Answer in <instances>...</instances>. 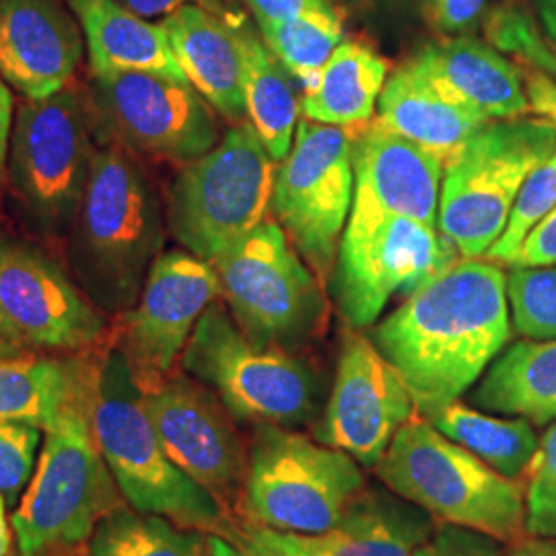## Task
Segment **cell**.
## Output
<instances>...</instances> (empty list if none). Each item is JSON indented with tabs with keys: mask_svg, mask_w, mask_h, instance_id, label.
Here are the masks:
<instances>
[{
	"mask_svg": "<svg viewBox=\"0 0 556 556\" xmlns=\"http://www.w3.org/2000/svg\"><path fill=\"white\" fill-rule=\"evenodd\" d=\"M507 277L491 260H456L374 328L417 415L435 417L468 392L511 338Z\"/></svg>",
	"mask_w": 556,
	"mask_h": 556,
	"instance_id": "6da1fadb",
	"label": "cell"
},
{
	"mask_svg": "<svg viewBox=\"0 0 556 556\" xmlns=\"http://www.w3.org/2000/svg\"><path fill=\"white\" fill-rule=\"evenodd\" d=\"M163 245L157 192L137 155L101 144L68 231L66 258L103 314L128 312Z\"/></svg>",
	"mask_w": 556,
	"mask_h": 556,
	"instance_id": "7a4b0ae2",
	"label": "cell"
},
{
	"mask_svg": "<svg viewBox=\"0 0 556 556\" xmlns=\"http://www.w3.org/2000/svg\"><path fill=\"white\" fill-rule=\"evenodd\" d=\"M91 415L101 456L132 509L204 534H220L236 519L167 457L142 388L116 344L96 357Z\"/></svg>",
	"mask_w": 556,
	"mask_h": 556,
	"instance_id": "3957f363",
	"label": "cell"
},
{
	"mask_svg": "<svg viewBox=\"0 0 556 556\" xmlns=\"http://www.w3.org/2000/svg\"><path fill=\"white\" fill-rule=\"evenodd\" d=\"M93 374L96 358L79 392L43 429L36 472L11 516L21 556L52 555L89 542L101 517L126 503L93 431Z\"/></svg>",
	"mask_w": 556,
	"mask_h": 556,
	"instance_id": "277c9868",
	"label": "cell"
},
{
	"mask_svg": "<svg viewBox=\"0 0 556 556\" xmlns=\"http://www.w3.org/2000/svg\"><path fill=\"white\" fill-rule=\"evenodd\" d=\"M376 470L386 489L435 521L475 530L501 544L526 538L521 480L498 475L427 418H415L397 431Z\"/></svg>",
	"mask_w": 556,
	"mask_h": 556,
	"instance_id": "5b68a950",
	"label": "cell"
},
{
	"mask_svg": "<svg viewBox=\"0 0 556 556\" xmlns=\"http://www.w3.org/2000/svg\"><path fill=\"white\" fill-rule=\"evenodd\" d=\"M555 151V124L521 116L489 119L445 161L438 227L462 256H486L521 184Z\"/></svg>",
	"mask_w": 556,
	"mask_h": 556,
	"instance_id": "8992f818",
	"label": "cell"
},
{
	"mask_svg": "<svg viewBox=\"0 0 556 556\" xmlns=\"http://www.w3.org/2000/svg\"><path fill=\"white\" fill-rule=\"evenodd\" d=\"M181 369L252 425L295 429L318 415L319 383L295 353L248 337L219 299L199 319Z\"/></svg>",
	"mask_w": 556,
	"mask_h": 556,
	"instance_id": "52a82bcc",
	"label": "cell"
},
{
	"mask_svg": "<svg viewBox=\"0 0 556 556\" xmlns=\"http://www.w3.org/2000/svg\"><path fill=\"white\" fill-rule=\"evenodd\" d=\"M363 466L295 429L254 425L241 517L278 532L330 530L365 491Z\"/></svg>",
	"mask_w": 556,
	"mask_h": 556,
	"instance_id": "ba28073f",
	"label": "cell"
},
{
	"mask_svg": "<svg viewBox=\"0 0 556 556\" xmlns=\"http://www.w3.org/2000/svg\"><path fill=\"white\" fill-rule=\"evenodd\" d=\"M96 140L85 91L68 85L54 96L23 101L9 144L7 184L43 236H68L98 153Z\"/></svg>",
	"mask_w": 556,
	"mask_h": 556,
	"instance_id": "9c48e42d",
	"label": "cell"
},
{
	"mask_svg": "<svg viewBox=\"0 0 556 556\" xmlns=\"http://www.w3.org/2000/svg\"><path fill=\"white\" fill-rule=\"evenodd\" d=\"M275 163L254 128L236 124L172 184L167 223L194 256L215 262L266 220Z\"/></svg>",
	"mask_w": 556,
	"mask_h": 556,
	"instance_id": "30bf717a",
	"label": "cell"
},
{
	"mask_svg": "<svg viewBox=\"0 0 556 556\" xmlns=\"http://www.w3.org/2000/svg\"><path fill=\"white\" fill-rule=\"evenodd\" d=\"M213 266L220 298L248 337L291 353L318 337L326 319L319 278L280 225L260 223Z\"/></svg>",
	"mask_w": 556,
	"mask_h": 556,
	"instance_id": "8fae6325",
	"label": "cell"
},
{
	"mask_svg": "<svg viewBox=\"0 0 556 556\" xmlns=\"http://www.w3.org/2000/svg\"><path fill=\"white\" fill-rule=\"evenodd\" d=\"M454 252L438 227L353 202L330 277L342 318L353 328L371 326L390 299L408 298L454 264Z\"/></svg>",
	"mask_w": 556,
	"mask_h": 556,
	"instance_id": "7c38bea8",
	"label": "cell"
},
{
	"mask_svg": "<svg viewBox=\"0 0 556 556\" xmlns=\"http://www.w3.org/2000/svg\"><path fill=\"white\" fill-rule=\"evenodd\" d=\"M355 137L349 128L299 119L275 172L270 211L303 262L330 282L355 200Z\"/></svg>",
	"mask_w": 556,
	"mask_h": 556,
	"instance_id": "4fadbf2b",
	"label": "cell"
},
{
	"mask_svg": "<svg viewBox=\"0 0 556 556\" xmlns=\"http://www.w3.org/2000/svg\"><path fill=\"white\" fill-rule=\"evenodd\" d=\"M103 144L132 155L190 163L220 140L217 112L186 79L151 71L91 77L85 89Z\"/></svg>",
	"mask_w": 556,
	"mask_h": 556,
	"instance_id": "5bb4252c",
	"label": "cell"
},
{
	"mask_svg": "<svg viewBox=\"0 0 556 556\" xmlns=\"http://www.w3.org/2000/svg\"><path fill=\"white\" fill-rule=\"evenodd\" d=\"M110 334L100 307L59 262L0 233V340L54 355L98 353Z\"/></svg>",
	"mask_w": 556,
	"mask_h": 556,
	"instance_id": "9a60e30c",
	"label": "cell"
},
{
	"mask_svg": "<svg viewBox=\"0 0 556 556\" xmlns=\"http://www.w3.org/2000/svg\"><path fill=\"white\" fill-rule=\"evenodd\" d=\"M144 406L167 457L238 517L250 443L215 392L184 376L144 388Z\"/></svg>",
	"mask_w": 556,
	"mask_h": 556,
	"instance_id": "2e32d148",
	"label": "cell"
},
{
	"mask_svg": "<svg viewBox=\"0 0 556 556\" xmlns=\"http://www.w3.org/2000/svg\"><path fill=\"white\" fill-rule=\"evenodd\" d=\"M219 298V277L211 262L188 250L157 256L137 303L119 316L116 334V346L142 390L176 374L199 319Z\"/></svg>",
	"mask_w": 556,
	"mask_h": 556,
	"instance_id": "e0dca14e",
	"label": "cell"
},
{
	"mask_svg": "<svg viewBox=\"0 0 556 556\" xmlns=\"http://www.w3.org/2000/svg\"><path fill=\"white\" fill-rule=\"evenodd\" d=\"M417 415L413 396L374 344L351 332L342 342L337 378L316 439L346 452L361 466H378L397 431Z\"/></svg>",
	"mask_w": 556,
	"mask_h": 556,
	"instance_id": "ac0fdd59",
	"label": "cell"
},
{
	"mask_svg": "<svg viewBox=\"0 0 556 556\" xmlns=\"http://www.w3.org/2000/svg\"><path fill=\"white\" fill-rule=\"evenodd\" d=\"M83 40L60 0H0V77L25 100L68 87Z\"/></svg>",
	"mask_w": 556,
	"mask_h": 556,
	"instance_id": "d6986e66",
	"label": "cell"
},
{
	"mask_svg": "<svg viewBox=\"0 0 556 556\" xmlns=\"http://www.w3.org/2000/svg\"><path fill=\"white\" fill-rule=\"evenodd\" d=\"M443 165L435 153L376 119L353 147V202L438 227Z\"/></svg>",
	"mask_w": 556,
	"mask_h": 556,
	"instance_id": "ffe728a7",
	"label": "cell"
},
{
	"mask_svg": "<svg viewBox=\"0 0 556 556\" xmlns=\"http://www.w3.org/2000/svg\"><path fill=\"white\" fill-rule=\"evenodd\" d=\"M161 25L188 83L223 118L243 124V64L236 23L188 4Z\"/></svg>",
	"mask_w": 556,
	"mask_h": 556,
	"instance_id": "44dd1931",
	"label": "cell"
},
{
	"mask_svg": "<svg viewBox=\"0 0 556 556\" xmlns=\"http://www.w3.org/2000/svg\"><path fill=\"white\" fill-rule=\"evenodd\" d=\"M413 60L439 89L489 119L532 112L521 73L493 48L472 38L427 46Z\"/></svg>",
	"mask_w": 556,
	"mask_h": 556,
	"instance_id": "7402d4cb",
	"label": "cell"
},
{
	"mask_svg": "<svg viewBox=\"0 0 556 556\" xmlns=\"http://www.w3.org/2000/svg\"><path fill=\"white\" fill-rule=\"evenodd\" d=\"M435 519L390 489H365L330 530L298 538L307 556H417Z\"/></svg>",
	"mask_w": 556,
	"mask_h": 556,
	"instance_id": "603a6c76",
	"label": "cell"
},
{
	"mask_svg": "<svg viewBox=\"0 0 556 556\" xmlns=\"http://www.w3.org/2000/svg\"><path fill=\"white\" fill-rule=\"evenodd\" d=\"M378 108L383 126L435 153L443 163L489 122L445 96L413 59L386 80Z\"/></svg>",
	"mask_w": 556,
	"mask_h": 556,
	"instance_id": "cb8c5ba5",
	"label": "cell"
},
{
	"mask_svg": "<svg viewBox=\"0 0 556 556\" xmlns=\"http://www.w3.org/2000/svg\"><path fill=\"white\" fill-rule=\"evenodd\" d=\"M66 2L79 21L87 41L91 77L151 71L186 79L163 25L132 13L119 0Z\"/></svg>",
	"mask_w": 556,
	"mask_h": 556,
	"instance_id": "d4e9b609",
	"label": "cell"
},
{
	"mask_svg": "<svg viewBox=\"0 0 556 556\" xmlns=\"http://www.w3.org/2000/svg\"><path fill=\"white\" fill-rule=\"evenodd\" d=\"M98 353L60 357L0 340V420L50 427L89 378Z\"/></svg>",
	"mask_w": 556,
	"mask_h": 556,
	"instance_id": "484cf974",
	"label": "cell"
},
{
	"mask_svg": "<svg viewBox=\"0 0 556 556\" xmlns=\"http://www.w3.org/2000/svg\"><path fill=\"white\" fill-rule=\"evenodd\" d=\"M470 400L491 415L556 422V338L514 342L491 363Z\"/></svg>",
	"mask_w": 556,
	"mask_h": 556,
	"instance_id": "4316f807",
	"label": "cell"
},
{
	"mask_svg": "<svg viewBox=\"0 0 556 556\" xmlns=\"http://www.w3.org/2000/svg\"><path fill=\"white\" fill-rule=\"evenodd\" d=\"M388 80V62L369 46L342 41L303 91V118L340 128L367 126Z\"/></svg>",
	"mask_w": 556,
	"mask_h": 556,
	"instance_id": "83f0119b",
	"label": "cell"
},
{
	"mask_svg": "<svg viewBox=\"0 0 556 556\" xmlns=\"http://www.w3.org/2000/svg\"><path fill=\"white\" fill-rule=\"evenodd\" d=\"M236 27L243 64L245 118L268 155L282 161L293 147L301 114L295 83L266 41L243 25Z\"/></svg>",
	"mask_w": 556,
	"mask_h": 556,
	"instance_id": "f1b7e54d",
	"label": "cell"
},
{
	"mask_svg": "<svg viewBox=\"0 0 556 556\" xmlns=\"http://www.w3.org/2000/svg\"><path fill=\"white\" fill-rule=\"evenodd\" d=\"M427 420L439 433L456 441L495 472L511 480L526 477L536 454V433L526 418L486 415L457 400Z\"/></svg>",
	"mask_w": 556,
	"mask_h": 556,
	"instance_id": "f546056e",
	"label": "cell"
},
{
	"mask_svg": "<svg viewBox=\"0 0 556 556\" xmlns=\"http://www.w3.org/2000/svg\"><path fill=\"white\" fill-rule=\"evenodd\" d=\"M87 556H211V551L208 534L122 503L101 517L87 542Z\"/></svg>",
	"mask_w": 556,
	"mask_h": 556,
	"instance_id": "4dcf8cb0",
	"label": "cell"
},
{
	"mask_svg": "<svg viewBox=\"0 0 556 556\" xmlns=\"http://www.w3.org/2000/svg\"><path fill=\"white\" fill-rule=\"evenodd\" d=\"M262 40L270 48L301 89H309L324 68V64L337 52L344 38L342 17L338 9L305 13L295 20L264 25Z\"/></svg>",
	"mask_w": 556,
	"mask_h": 556,
	"instance_id": "1f68e13d",
	"label": "cell"
},
{
	"mask_svg": "<svg viewBox=\"0 0 556 556\" xmlns=\"http://www.w3.org/2000/svg\"><path fill=\"white\" fill-rule=\"evenodd\" d=\"M555 204L556 151L521 184L501 238L486 252L489 260L511 266L526 236L555 208Z\"/></svg>",
	"mask_w": 556,
	"mask_h": 556,
	"instance_id": "d6a6232c",
	"label": "cell"
},
{
	"mask_svg": "<svg viewBox=\"0 0 556 556\" xmlns=\"http://www.w3.org/2000/svg\"><path fill=\"white\" fill-rule=\"evenodd\" d=\"M514 326L532 340L556 338V268H514L507 278Z\"/></svg>",
	"mask_w": 556,
	"mask_h": 556,
	"instance_id": "836d02e7",
	"label": "cell"
},
{
	"mask_svg": "<svg viewBox=\"0 0 556 556\" xmlns=\"http://www.w3.org/2000/svg\"><path fill=\"white\" fill-rule=\"evenodd\" d=\"M526 475V536L556 540V422L538 439Z\"/></svg>",
	"mask_w": 556,
	"mask_h": 556,
	"instance_id": "e575fe53",
	"label": "cell"
},
{
	"mask_svg": "<svg viewBox=\"0 0 556 556\" xmlns=\"http://www.w3.org/2000/svg\"><path fill=\"white\" fill-rule=\"evenodd\" d=\"M43 429L17 420H0V495L7 505L23 497L36 472Z\"/></svg>",
	"mask_w": 556,
	"mask_h": 556,
	"instance_id": "d590c367",
	"label": "cell"
},
{
	"mask_svg": "<svg viewBox=\"0 0 556 556\" xmlns=\"http://www.w3.org/2000/svg\"><path fill=\"white\" fill-rule=\"evenodd\" d=\"M211 556H307L295 534L236 517L220 534H208Z\"/></svg>",
	"mask_w": 556,
	"mask_h": 556,
	"instance_id": "8d00e7d4",
	"label": "cell"
},
{
	"mask_svg": "<svg viewBox=\"0 0 556 556\" xmlns=\"http://www.w3.org/2000/svg\"><path fill=\"white\" fill-rule=\"evenodd\" d=\"M417 556H507V551L495 538L443 523L418 548Z\"/></svg>",
	"mask_w": 556,
	"mask_h": 556,
	"instance_id": "74e56055",
	"label": "cell"
},
{
	"mask_svg": "<svg viewBox=\"0 0 556 556\" xmlns=\"http://www.w3.org/2000/svg\"><path fill=\"white\" fill-rule=\"evenodd\" d=\"M493 40L507 50H514L516 54L534 60L542 68L556 75V54L542 46L534 27L528 21L521 20L517 13H509L507 17L495 20Z\"/></svg>",
	"mask_w": 556,
	"mask_h": 556,
	"instance_id": "f35d334b",
	"label": "cell"
},
{
	"mask_svg": "<svg viewBox=\"0 0 556 556\" xmlns=\"http://www.w3.org/2000/svg\"><path fill=\"white\" fill-rule=\"evenodd\" d=\"M556 264V204L555 208L526 236L511 268H542Z\"/></svg>",
	"mask_w": 556,
	"mask_h": 556,
	"instance_id": "ab89813d",
	"label": "cell"
},
{
	"mask_svg": "<svg viewBox=\"0 0 556 556\" xmlns=\"http://www.w3.org/2000/svg\"><path fill=\"white\" fill-rule=\"evenodd\" d=\"M486 0H431V23L443 34L470 29L484 11Z\"/></svg>",
	"mask_w": 556,
	"mask_h": 556,
	"instance_id": "60d3db41",
	"label": "cell"
},
{
	"mask_svg": "<svg viewBox=\"0 0 556 556\" xmlns=\"http://www.w3.org/2000/svg\"><path fill=\"white\" fill-rule=\"evenodd\" d=\"M260 27L280 21L295 20L305 13L337 9L330 0H245Z\"/></svg>",
	"mask_w": 556,
	"mask_h": 556,
	"instance_id": "b9f144b4",
	"label": "cell"
},
{
	"mask_svg": "<svg viewBox=\"0 0 556 556\" xmlns=\"http://www.w3.org/2000/svg\"><path fill=\"white\" fill-rule=\"evenodd\" d=\"M119 2L144 20H153V17L165 20L167 15L176 13L178 9L188 7V4H197V7L217 13V15H223L220 0H119Z\"/></svg>",
	"mask_w": 556,
	"mask_h": 556,
	"instance_id": "7bdbcfd3",
	"label": "cell"
},
{
	"mask_svg": "<svg viewBox=\"0 0 556 556\" xmlns=\"http://www.w3.org/2000/svg\"><path fill=\"white\" fill-rule=\"evenodd\" d=\"M526 89L532 103V112L553 122L556 128V80L542 73H534V75H528Z\"/></svg>",
	"mask_w": 556,
	"mask_h": 556,
	"instance_id": "ee69618b",
	"label": "cell"
},
{
	"mask_svg": "<svg viewBox=\"0 0 556 556\" xmlns=\"http://www.w3.org/2000/svg\"><path fill=\"white\" fill-rule=\"evenodd\" d=\"M13 93L7 80L0 77V192L7 186V161H9V144L13 135Z\"/></svg>",
	"mask_w": 556,
	"mask_h": 556,
	"instance_id": "f6af8a7d",
	"label": "cell"
},
{
	"mask_svg": "<svg viewBox=\"0 0 556 556\" xmlns=\"http://www.w3.org/2000/svg\"><path fill=\"white\" fill-rule=\"evenodd\" d=\"M507 556H556L555 538H521L511 548Z\"/></svg>",
	"mask_w": 556,
	"mask_h": 556,
	"instance_id": "bcb514c9",
	"label": "cell"
},
{
	"mask_svg": "<svg viewBox=\"0 0 556 556\" xmlns=\"http://www.w3.org/2000/svg\"><path fill=\"white\" fill-rule=\"evenodd\" d=\"M538 13H540V20L542 25L548 34V38L555 46L556 54V0H536Z\"/></svg>",
	"mask_w": 556,
	"mask_h": 556,
	"instance_id": "7dc6e473",
	"label": "cell"
},
{
	"mask_svg": "<svg viewBox=\"0 0 556 556\" xmlns=\"http://www.w3.org/2000/svg\"><path fill=\"white\" fill-rule=\"evenodd\" d=\"M15 540L11 519L7 516V501L0 495V556H7L11 553V544Z\"/></svg>",
	"mask_w": 556,
	"mask_h": 556,
	"instance_id": "c3c4849f",
	"label": "cell"
},
{
	"mask_svg": "<svg viewBox=\"0 0 556 556\" xmlns=\"http://www.w3.org/2000/svg\"><path fill=\"white\" fill-rule=\"evenodd\" d=\"M7 556H21L20 553H17V555H11V553H9V555Z\"/></svg>",
	"mask_w": 556,
	"mask_h": 556,
	"instance_id": "681fc988",
	"label": "cell"
}]
</instances>
